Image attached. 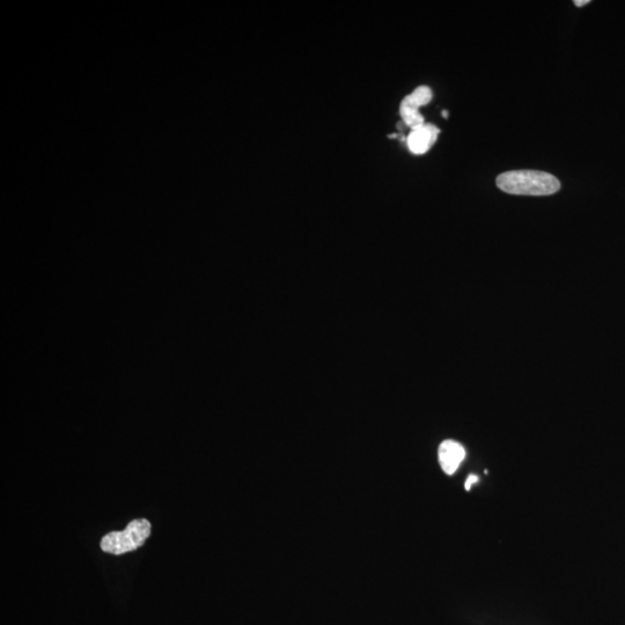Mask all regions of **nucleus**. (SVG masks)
Segmentation results:
<instances>
[{"instance_id":"obj_1","label":"nucleus","mask_w":625,"mask_h":625,"mask_svg":"<svg viewBox=\"0 0 625 625\" xmlns=\"http://www.w3.org/2000/svg\"><path fill=\"white\" fill-rule=\"evenodd\" d=\"M497 187L511 195L549 196L560 190L561 183L546 172L510 171L498 176Z\"/></svg>"},{"instance_id":"obj_2","label":"nucleus","mask_w":625,"mask_h":625,"mask_svg":"<svg viewBox=\"0 0 625 625\" xmlns=\"http://www.w3.org/2000/svg\"><path fill=\"white\" fill-rule=\"evenodd\" d=\"M151 527L146 519L131 521L125 531L105 535L101 540V549L116 556L131 553L144 546L151 535Z\"/></svg>"},{"instance_id":"obj_3","label":"nucleus","mask_w":625,"mask_h":625,"mask_svg":"<svg viewBox=\"0 0 625 625\" xmlns=\"http://www.w3.org/2000/svg\"><path fill=\"white\" fill-rule=\"evenodd\" d=\"M440 129L435 124L425 123L422 127L411 130L407 137L408 149L416 156L428 153L436 144Z\"/></svg>"},{"instance_id":"obj_4","label":"nucleus","mask_w":625,"mask_h":625,"mask_svg":"<svg viewBox=\"0 0 625 625\" xmlns=\"http://www.w3.org/2000/svg\"><path fill=\"white\" fill-rule=\"evenodd\" d=\"M441 469L447 475L457 472L463 460L466 458L465 448L458 441L445 440L441 443L438 451Z\"/></svg>"},{"instance_id":"obj_5","label":"nucleus","mask_w":625,"mask_h":625,"mask_svg":"<svg viewBox=\"0 0 625 625\" xmlns=\"http://www.w3.org/2000/svg\"><path fill=\"white\" fill-rule=\"evenodd\" d=\"M400 115L404 125H407V127L411 130L422 127V125L425 124L424 117L421 113H419V109L410 106L403 100L400 105Z\"/></svg>"},{"instance_id":"obj_6","label":"nucleus","mask_w":625,"mask_h":625,"mask_svg":"<svg viewBox=\"0 0 625 625\" xmlns=\"http://www.w3.org/2000/svg\"><path fill=\"white\" fill-rule=\"evenodd\" d=\"M432 98L433 93L430 87L419 86L413 93L407 95V97L404 98L403 101H406L407 104H409L410 106L419 109L423 106L429 105Z\"/></svg>"},{"instance_id":"obj_7","label":"nucleus","mask_w":625,"mask_h":625,"mask_svg":"<svg viewBox=\"0 0 625 625\" xmlns=\"http://www.w3.org/2000/svg\"><path fill=\"white\" fill-rule=\"evenodd\" d=\"M477 482H479V477H477L476 475H470L465 485L466 490L469 491L470 489H472L473 485Z\"/></svg>"},{"instance_id":"obj_8","label":"nucleus","mask_w":625,"mask_h":625,"mask_svg":"<svg viewBox=\"0 0 625 625\" xmlns=\"http://www.w3.org/2000/svg\"><path fill=\"white\" fill-rule=\"evenodd\" d=\"M590 3V0H582V2H580V0H575V2H573V4H575L577 7H582Z\"/></svg>"},{"instance_id":"obj_9","label":"nucleus","mask_w":625,"mask_h":625,"mask_svg":"<svg viewBox=\"0 0 625 625\" xmlns=\"http://www.w3.org/2000/svg\"><path fill=\"white\" fill-rule=\"evenodd\" d=\"M441 114H443L444 119H448V112H446V110H444Z\"/></svg>"}]
</instances>
